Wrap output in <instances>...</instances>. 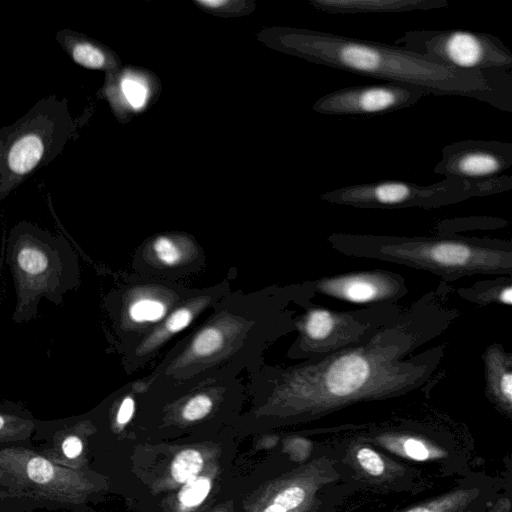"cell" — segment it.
<instances>
[{
    "label": "cell",
    "instance_id": "obj_31",
    "mask_svg": "<svg viewBox=\"0 0 512 512\" xmlns=\"http://www.w3.org/2000/svg\"><path fill=\"white\" fill-rule=\"evenodd\" d=\"M496 509H497V512H509V509H510L509 500H506V499L500 500L499 503L497 504ZM492 512H495V511L493 510Z\"/></svg>",
    "mask_w": 512,
    "mask_h": 512
},
{
    "label": "cell",
    "instance_id": "obj_14",
    "mask_svg": "<svg viewBox=\"0 0 512 512\" xmlns=\"http://www.w3.org/2000/svg\"><path fill=\"white\" fill-rule=\"evenodd\" d=\"M456 294L471 303L486 306L489 304H512L511 276H498L496 279L481 280L471 286L459 287Z\"/></svg>",
    "mask_w": 512,
    "mask_h": 512
},
{
    "label": "cell",
    "instance_id": "obj_32",
    "mask_svg": "<svg viewBox=\"0 0 512 512\" xmlns=\"http://www.w3.org/2000/svg\"><path fill=\"white\" fill-rule=\"evenodd\" d=\"M263 512H287V511H285L282 507L273 503V504L269 505L267 508H265V510Z\"/></svg>",
    "mask_w": 512,
    "mask_h": 512
},
{
    "label": "cell",
    "instance_id": "obj_18",
    "mask_svg": "<svg viewBox=\"0 0 512 512\" xmlns=\"http://www.w3.org/2000/svg\"><path fill=\"white\" fill-rule=\"evenodd\" d=\"M121 92L129 105L138 110L147 102L148 88L139 77L126 74L120 81Z\"/></svg>",
    "mask_w": 512,
    "mask_h": 512
},
{
    "label": "cell",
    "instance_id": "obj_23",
    "mask_svg": "<svg viewBox=\"0 0 512 512\" xmlns=\"http://www.w3.org/2000/svg\"><path fill=\"white\" fill-rule=\"evenodd\" d=\"M28 477L39 484H46L55 475L54 466L42 457H33L27 464Z\"/></svg>",
    "mask_w": 512,
    "mask_h": 512
},
{
    "label": "cell",
    "instance_id": "obj_20",
    "mask_svg": "<svg viewBox=\"0 0 512 512\" xmlns=\"http://www.w3.org/2000/svg\"><path fill=\"white\" fill-rule=\"evenodd\" d=\"M222 335L215 328H207L196 335L192 351L197 356H210L220 349Z\"/></svg>",
    "mask_w": 512,
    "mask_h": 512
},
{
    "label": "cell",
    "instance_id": "obj_29",
    "mask_svg": "<svg viewBox=\"0 0 512 512\" xmlns=\"http://www.w3.org/2000/svg\"><path fill=\"white\" fill-rule=\"evenodd\" d=\"M134 413V400L131 397H126L118 410L117 422L119 424H126Z\"/></svg>",
    "mask_w": 512,
    "mask_h": 512
},
{
    "label": "cell",
    "instance_id": "obj_5",
    "mask_svg": "<svg viewBox=\"0 0 512 512\" xmlns=\"http://www.w3.org/2000/svg\"><path fill=\"white\" fill-rule=\"evenodd\" d=\"M510 177L496 176L486 179L446 177L429 186L401 181H382L358 184L327 192L322 200L357 208H437L470 197L484 196L509 190Z\"/></svg>",
    "mask_w": 512,
    "mask_h": 512
},
{
    "label": "cell",
    "instance_id": "obj_2",
    "mask_svg": "<svg viewBox=\"0 0 512 512\" xmlns=\"http://www.w3.org/2000/svg\"><path fill=\"white\" fill-rule=\"evenodd\" d=\"M327 241L345 256L425 270L446 283L475 274L512 276V243L501 239L333 233Z\"/></svg>",
    "mask_w": 512,
    "mask_h": 512
},
{
    "label": "cell",
    "instance_id": "obj_13",
    "mask_svg": "<svg viewBox=\"0 0 512 512\" xmlns=\"http://www.w3.org/2000/svg\"><path fill=\"white\" fill-rule=\"evenodd\" d=\"M55 39L66 54L78 65L88 69H103L109 65L105 51L88 39L70 29H59Z\"/></svg>",
    "mask_w": 512,
    "mask_h": 512
},
{
    "label": "cell",
    "instance_id": "obj_9",
    "mask_svg": "<svg viewBox=\"0 0 512 512\" xmlns=\"http://www.w3.org/2000/svg\"><path fill=\"white\" fill-rule=\"evenodd\" d=\"M307 284L314 293L352 303L397 302L408 293L402 275L378 269L325 276Z\"/></svg>",
    "mask_w": 512,
    "mask_h": 512
},
{
    "label": "cell",
    "instance_id": "obj_10",
    "mask_svg": "<svg viewBox=\"0 0 512 512\" xmlns=\"http://www.w3.org/2000/svg\"><path fill=\"white\" fill-rule=\"evenodd\" d=\"M511 164L509 143L464 141L444 148L434 172L446 177L486 179L498 176Z\"/></svg>",
    "mask_w": 512,
    "mask_h": 512
},
{
    "label": "cell",
    "instance_id": "obj_6",
    "mask_svg": "<svg viewBox=\"0 0 512 512\" xmlns=\"http://www.w3.org/2000/svg\"><path fill=\"white\" fill-rule=\"evenodd\" d=\"M404 308L396 302L371 304L348 311L315 306L295 324L299 336L293 347L295 357H321L354 345L397 318Z\"/></svg>",
    "mask_w": 512,
    "mask_h": 512
},
{
    "label": "cell",
    "instance_id": "obj_30",
    "mask_svg": "<svg viewBox=\"0 0 512 512\" xmlns=\"http://www.w3.org/2000/svg\"><path fill=\"white\" fill-rule=\"evenodd\" d=\"M198 3L207 8H219L226 5L228 2L225 0H199Z\"/></svg>",
    "mask_w": 512,
    "mask_h": 512
},
{
    "label": "cell",
    "instance_id": "obj_3",
    "mask_svg": "<svg viewBox=\"0 0 512 512\" xmlns=\"http://www.w3.org/2000/svg\"><path fill=\"white\" fill-rule=\"evenodd\" d=\"M68 99L50 94L14 123L0 128V202L55 160L79 133Z\"/></svg>",
    "mask_w": 512,
    "mask_h": 512
},
{
    "label": "cell",
    "instance_id": "obj_7",
    "mask_svg": "<svg viewBox=\"0 0 512 512\" xmlns=\"http://www.w3.org/2000/svg\"><path fill=\"white\" fill-rule=\"evenodd\" d=\"M405 49L462 71H511L512 53L497 38L465 30L409 31Z\"/></svg>",
    "mask_w": 512,
    "mask_h": 512
},
{
    "label": "cell",
    "instance_id": "obj_15",
    "mask_svg": "<svg viewBox=\"0 0 512 512\" xmlns=\"http://www.w3.org/2000/svg\"><path fill=\"white\" fill-rule=\"evenodd\" d=\"M479 494L476 488L454 490L404 512H472Z\"/></svg>",
    "mask_w": 512,
    "mask_h": 512
},
{
    "label": "cell",
    "instance_id": "obj_11",
    "mask_svg": "<svg viewBox=\"0 0 512 512\" xmlns=\"http://www.w3.org/2000/svg\"><path fill=\"white\" fill-rule=\"evenodd\" d=\"M487 398L499 411L512 414V354L500 343L489 345L482 355Z\"/></svg>",
    "mask_w": 512,
    "mask_h": 512
},
{
    "label": "cell",
    "instance_id": "obj_26",
    "mask_svg": "<svg viewBox=\"0 0 512 512\" xmlns=\"http://www.w3.org/2000/svg\"><path fill=\"white\" fill-rule=\"evenodd\" d=\"M401 452L413 460L424 461L432 456V452L424 441L413 437L399 440Z\"/></svg>",
    "mask_w": 512,
    "mask_h": 512
},
{
    "label": "cell",
    "instance_id": "obj_12",
    "mask_svg": "<svg viewBox=\"0 0 512 512\" xmlns=\"http://www.w3.org/2000/svg\"><path fill=\"white\" fill-rule=\"evenodd\" d=\"M311 3L332 13H396L448 5L445 0H312Z\"/></svg>",
    "mask_w": 512,
    "mask_h": 512
},
{
    "label": "cell",
    "instance_id": "obj_8",
    "mask_svg": "<svg viewBox=\"0 0 512 512\" xmlns=\"http://www.w3.org/2000/svg\"><path fill=\"white\" fill-rule=\"evenodd\" d=\"M427 93L401 83L342 88L320 98L313 109L326 115H377L415 105Z\"/></svg>",
    "mask_w": 512,
    "mask_h": 512
},
{
    "label": "cell",
    "instance_id": "obj_24",
    "mask_svg": "<svg viewBox=\"0 0 512 512\" xmlns=\"http://www.w3.org/2000/svg\"><path fill=\"white\" fill-rule=\"evenodd\" d=\"M212 409V400L204 394L191 398L183 408L182 415L188 421L204 418Z\"/></svg>",
    "mask_w": 512,
    "mask_h": 512
},
{
    "label": "cell",
    "instance_id": "obj_33",
    "mask_svg": "<svg viewBox=\"0 0 512 512\" xmlns=\"http://www.w3.org/2000/svg\"><path fill=\"white\" fill-rule=\"evenodd\" d=\"M7 416H9V415H6V414H4V413L0 412V430H1L2 428H4V427H5V425H6V422H7Z\"/></svg>",
    "mask_w": 512,
    "mask_h": 512
},
{
    "label": "cell",
    "instance_id": "obj_4",
    "mask_svg": "<svg viewBox=\"0 0 512 512\" xmlns=\"http://www.w3.org/2000/svg\"><path fill=\"white\" fill-rule=\"evenodd\" d=\"M7 263L15 280L17 319L32 318L42 297L60 303L78 283L77 262L68 241L27 221L10 231Z\"/></svg>",
    "mask_w": 512,
    "mask_h": 512
},
{
    "label": "cell",
    "instance_id": "obj_27",
    "mask_svg": "<svg viewBox=\"0 0 512 512\" xmlns=\"http://www.w3.org/2000/svg\"><path fill=\"white\" fill-rule=\"evenodd\" d=\"M193 313L188 308H180L172 313L165 322V331L176 333L186 328L192 321Z\"/></svg>",
    "mask_w": 512,
    "mask_h": 512
},
{
    "label": "cell",
    "instance_id": "obj_25",
    "mask_svg": "<svg viewBox=\"0 0 512 512\" xmlns=\"http://www.w3.org/2000/svg\"><path fill=\"white\" fill-rule=\"evenodd\" d=\"M306 497V490L301 486L294 485L282 490L274 498V504L282 507L285 511H289L301 506Z\"/></svg>",
    "mask_w": 512,
    "mask_h": 512
},
{
    "label": "cell",
    "instance_id": "obj_17",
    "mask_svg": "<svg viewBox=\"0 0 512 512\" xmlns=\"http://www.w3.org/2000/svg\"><path fill=\"white\" fill-rule=\"evenodd\" d=\"M128 313L136 323L157 322L165 316L166 305L158 299L141 298L131 303Z\"/></svg>",
    "mask_w": 512,
    "mask_h": 512
},
{
    "label": "cell",
    "instance_id": "obj_21",
    "mask_svg": "<svg viewBox=\"0 0 512 512\" xmlns=\"http://www.w3.org/2000/svg\"><path fill=\"white\" fill-rule=\"evenodd\" d=\"M356 461L367 474L377 477L385 472V462L378 452L370 447L362 446L357 449Z\"/></svg>",
    "mask_w": 512,
    "mask_h": 512
},
{
    "label": "cell",
    "instance_id": "obj_16",
    "mask_svg": "<svg viewBox=\"0 0 512 512\" xmlns=\"http://www.w3.org/2000/svg\"><path fill=\"white\" fill-rule=\"evenodd\" d=\"M203 459L201 454L193 449L179 453L171 465V475L179 483L187 482L197 476L201 470Z\"/></svg>",
    "mask_w": 512,
    "mask_h": 512
},
{
    "label": "cell",
    "instance_id": "obj_1",
    "mask_svg": "<svg viewBox=\"0 0 512 512\" xmlns=\"http://www.w3.org/2000/svg\"><path fill=\"white\" fill-rule=\"evenodd\" d=\"M285 43L298 55L318 64L387 83L411 85L427 94L466 96L501 110H512L511 71H462L404 47L322 31L289 33Z\"/></svg>",
    "mask_w": 512,
    "mask_h": 512
},
{
    "label": "cell",
    "instance_id": "obj_28",
    "mask_svg": "<svg viewBox=\"0 0 512 512\" xmlns=\"http://www.w3.org/2000/svg\"><path fill=\"white\" fill-rule=\"evenodd\" d=\"M82 448V441L77 436L67 437L62 444L63 453L68 458H76L79 456L82 452Z\"/></svg>",
    "mask_w": 512,
    "mask_h": 512
},
{
    "label": "cell",
    "instance_id": "obj_19",
    "mask_svg": "<svg viewBox=\"0 0 512 512\" xmlns=\"http://www.w3.org/2000/svg\"><path fill=\"white\" fill-rule=\"evenodd\" d=\"M210 488L211 483L208 478L194 477L188 480L182 488L179 500L184 506L194 507L207 497Z\"/></svg>",
    "mask_w": 512,
    "mask_h": 512
},
{
    "label": "cell",
    "instance_id": "obj_22",
    "mask_svg": "<svg viewBox=\"0 0 512 512\" xmlns=\"http://www.w3.org/2000/svg\"><path fill=\"white\" fill-rule=\"evenodd\" d=\"M153 250L158 260L165 265L172 266L180 261V250L168 237H158L153 243Z\"/></svg>",
    "mask_w": 512,
    "mask_h": 512
}]
</instances>
